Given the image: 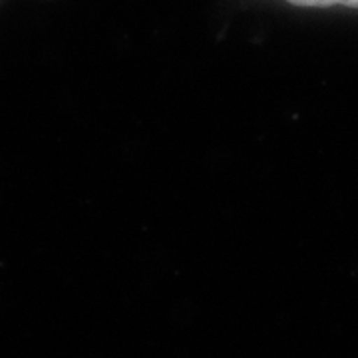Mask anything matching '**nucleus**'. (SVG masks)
I'll return each instance as SVG.
<instances>
[{
    "mask_svg": "<svg viewBox=\"0 0 358 358\" xmlns=\"http://www.w3.org/2000/svg\"><path fill=\"white\" fill-rule=\"evenodd\" d=\"M287 2L296 4V6H334V4H341V6L358 8V0H287Z\"/></svg>",
    "mask_w": 358,
    "mask_h": 358,
    "instance_id": "obj_1",
    "label": "nucleus"
}]
</instances>
